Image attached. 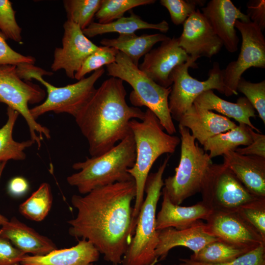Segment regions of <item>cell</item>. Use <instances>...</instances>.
<instances>
[{"mask_svg": "<svg viewBox=\"0 0 265 265\" xmlns=\"http://www.w3.org/2000/svg\"><path fill=\"white\" fill-rule=\"evenodd\" d=\"M118 51L112 47L99 46L98 50L90 54L84 61L75 75V79L79 80L87 74L97 70L103 66L115 62Z\"/></svg>", "mask_w": 265, "mask_h": 265, "instance_id": "33", "label": "cell"}, {"mask_svg": "<svg viewBox=\"0 0 265 265\" xmlns=\"http://www.w3.org/2000/svg\"><path fill=\"white\" fill-rule=\"evenodd\" d=\"M197 59L190 57L186 62L176 67L171 74L172 84L168 97V107L172 118L177 121L202 93L216 89L221 94L224 93L222 71L218 62L213 63L205 80H199L189 75L188 69L196 67Z\"/></svg>", "mask_w": 265, "mask_h": 265, "instance_id": "10", "label": "cell"}, {"mask_svg": "<svg viewBox=\"0 0 265 265\" xmlns=\"http://www.w3.org/2000/svg\"><path fill=\"white\" fill-rule=\"evenodd\" d=\"M129 126L135 141L136 158L133 166L128 171L135 184L132 215L137 219L151 168L160 156L173 153L181 140L178 136L165 132L157 117L148 108L142 120L132 119Z\"/></svg>", "mask_w": 265, "mask_h": 265, "instance_id": "3", "label": "cell"}, {"mask_svg": "<svg viewBox=\"0 0 265 265\" xmlns=\"http://www.w3.org/2000/svg\"><path fill=\"white\" fill-rule=\"evenodd\" d=\"M6 162H3L0 163V179L3 169L6 165ZM8 221L9 220L6 217L0 213V226H2Z\"/></svg>", "mask_w": 265, "mask_h": 265, "instance_id": "45", "label": "cell"}, {"mask_svg": "<svg viewBox=\"0 0 265 265\" xmlns=\"http://www.w3.org/2000/svg\"><path fill=\"white\" fill-rule=\"evenodd\" d=\"M146 29H156L165 33L169 29V26L165 20L157 24L149 23L132 11L130 16L123 17L109 23L100 24L93 22L82 31L87 37L91 38L110 32H117L119 34H132L136 30Z\"/></svg>", "mask_w": 265, "mask_h": 265, "instance_id": "26", "label": "cell"}, {"mask_svg": "<svg viewBox=\"0 0 265 265\" xmlns=\"http://www.w3.org/2000/svg\"><path fill=\"white\" fill-rule=\"evenodd\" d=\"M157 263H158V262H157ZM157 263L154 264L153 265H162V264H161Z\"/></svg>", "mask_w": 265, "mask_h": 265, "instance_id": "46", "label": "cell"}, {"mask_svg": "<svg viewBox=\"0 0 265 265\" xmlns=\"http://www.w3.org/2000/svg\"><path fill=\"white\" fill-rule=\"evenodd\" d=\"M105 73L101 68L95 71L88 77L62 87H56L38 76L34 80L46 88L47 96L42 103L30 108L33 118L36 120L49 112L67 113L74 117L87 102L93 94L95 84Z\"/></svg>", "mask_w": 265, "mask_h": 265, "instance_id": "11", "label": "cell"}, {"mask_svg": "<svg viewBox=\"0 0 265 265\" xmlns=\"http://www.w3.org/2000/svg\"><path fill=\"white\" fill-rule=\"evenodd\" d=\"M154 264H155V263H154V264H152V265H153Z\"/></svg>", "mask_w": 265, "mask_h": 265, "instance_id": "47", "label": "cell"}, {"mask_svg": "<svg viewBox=\"0 0 265 265\" xmlns=\"http://www.w3.org/2000/svg\"><path fill=\"white\" fill-rule=\"evenodd\" d=\"M169 158L168 155L158 170L147 177L146 196L139 211L134 234L122 258V265H151L158 262L155 254L158 243L156 210L164 186L163 175Z\"/></svg>", "mask_w": 265, "mask_h": 265, "instance_id": "5", "label": "cell"}, {"mask_svg": "<svg viewBox=\"0 0 265 265\" xmlns=\"http://www.w3.org/2000/svg\"><path fill=\"white\" fill-rule=\"evenodd\" d=\"M181 156L175 173L165 179L162 188L174 204L200 192L206 176L213 164L212 159L192 135L188 129L179 125Z\"/></svg>", "mask_w": 265, "mask_h": 265, "instance_id": "7", "label": "cell"}, {"mask_svg": "<svg viewBox=\"0 0 265 265\" xmlns=\"http://www.w3.org/2000/svg\"><path fill=\"white\" fill-rule=\"evenodd\" d=\"M242 155L256 156L265 158V135L254 131L253 141L244 148H238L235 150Z\"/></svg>", "mask_w": 265, "mask_h": 265, "instance_id": "42", "label": "cell"}, {"mask_svg": "<svg viewBox=\"0 0 265 265\" xmlns=\"http://www.w3.org/2000/svg\"><path fill=\"white\" fill-rule=\"evenodd\" d=\"M193 104L207 110H215L228 118H233L260 133L250 121V118L256 117L255 110L245 97L239 98L237 103H232L220 98L212 90H209L197 97Z\"/></svg>", "mask_w": 265, "mask_h": 265, "instance_id": "24", "label": "cell"}, {"mask_svg": "<svg viewBox=\"0 0 265 265\" xmlns=\"http://www.w3.org/2000/svg\"><path fill=\"white\" fill-rule=\"evenodd\" d=\"M107 74L129 83L133 90L130 102L135 107L145 106L157 117L163 129L173 135L176 130L169 107L171 86L164 88L147 76L125 54L119 51L115 62L106 66Z\"/></svg>", "mask_w": 265, "mask_h": 265, "instance_id": "6", "label": "cell"}, {"mask_svg": "<svg viewBox=\"0 0 265 265\" xmlns=\"http://www.w3.org/2000/svg\"><path fill=\"white\" fill-rule=\"evenodd\" d=\"M100 254L90 241L81 239L71 247L56 249L45 255L26 254L20 265H90L98 261Z\"/></svg>", "mask_w": 265, "mask_h": 265, "instance_id": "22", "label": "cell"}, {"mask_svg": "<svg viewBox=\"0 0 265 265\" xmlns=\"http://www.w3.org/2000/svg\"><path fill=\"white\" fill-rule=\"evenodd\" d=\"M6 38L0 31V65H17L21 63L34 64L35 58L30 55H24L12 49L6 42Z\"/></svg>", "mask_w": 265, "mask_h": 265, "instance_id": "39", "label": "cell"}, {"mask_svg": "<svg viewBox=\"0 0 265 265\" xmlns=\"http://www.w3.org/2000/svg\"><path fill=\"white\" fill-rule=\"evenodd\" d=\"M0 236L8 239L16 248L27 254L43 256L57 249L53 242L33 229L13 217L0 229Z\"/></svg>", "mask_w": 265, "mask_h": 265, "instance_id": "23", "label": "cell"}, {"mask_svg": "<svg viewBox=\"0 0 265 265\" xmlns=\"http://www.w3.org/2000/svg\"><path fill=\"white\" fill-rule=\"evenodd\" d=\"M235 27L242 38L238 59L230 62L222 70L224 94L237 95V86L242 75L252 67L265 68V38L263 31L252 22L237 20Z\"/></svg>", "mask_w": 265, "mask_h": 265, "instance_id": "12", "label": "cell"}, {"mask_svg": "<svg viewBox=\"0 0 265 265\" xmlns=\"http://www.w3.org/2000/svg\"><path fill=\"white\" fill-rule=\"evenodd\" d=\"M63 27L62 46L54 50L51 69L53 72L63 70L67 77L73 79L85 59L99 46L90 40L77 24L67 20Z\"/></svg>", "mask_w": 265, "mask_h": 265, "instance_id": "13", "label": "cell"}, {"mask_svg": "<svg viewBox=\"0 0 265 265\" xmlns=\"http://www.w3.org/2000/svg\"><path fill=\"white\" fill-rule=\"evenodd\" d=\"M18 76L22 80L31 82L32 79L37 76H51L53 72L48 71L40 67L36 66L34 64L23 63L16 66Z\"/></svg>", "mask_w": 265, "mask_h": 265, "instance_id": "43", "label": "cell"}, {"mask_svg": "<svg viewBox=\"0 0 265 265\" xmlns=\"http://www.w3.org/2000/svg\"><path fill=\"white\" fill-rule=\"evenodd\" d=\"M155 0H102L101 7L95 15L100 24H107L124 17L132 8L154 3Z\"/></svg>", "mask_w": 265, "mask_h": 265, "instance_id": "32", "label": "cell"}, {"mask_svg": "<svg viewBox=\"0 0 265 265\" xmlns=\"http://www.w3.org/2000/svg\"><path fill=\"white\" fill-rule=\"evenodd\" d=\"M169 38L162 33L144 34L138 36L134 33L119 34L116 38H104L100 43L103 46L114 48L123 53L134 64L138 66L139 59L149 53L156 44Z\"/></svg>", "mask_w": 265, "mask_h": 265, "instance_id": "25", "label": "cell"}, {"mask_svg": "<svg viewBox=\"0 0 265 265\" xmlns=\"http://www.w3.org/2000/svg\"><path fill=\"white\" fill-rule=\"evenodd\" d=\"M46 96L45 91L40 86L20 79L15 65H0V102L23 117L28 126L30 139L38 149L44 137L51 138L50 131L33 118L28 105L40 103Z\"/></svg>", "mask_w": 265, "mask_h": 265, "instance_id": "8", "label": "cell"}, {"mask_svg": "<svg viewBox=\"0 0 265 265\" xmlns=\"http://www.w3.org/2000/svg\"><path fill=\"white\" fill-rule=\"evenodd\" d=\"M205 1L200 0H160L159 2L167 9L172 23L178 26L183 25L197 9V7L203 5Z\"/></svg>", "mask_w": 265, "mask_h": 265, "instance_id": "37", "label": "cell"}, {"mask_svg": "<svg viewBox=\"0 0 265 265\" xmlns=\"http://www.w3.org/2000/svg\"><path fill=\"white\" fill-rule=\"evenodd\" d=\"M237 212L265 240V198L247 204Z\"/></svg>", "mask_w": 265, "mask_h": 265, "instance_id": "36", "label": "cell"}, {"mask_svg": "<svg viewBox=\"0 0 265 265\" xmlns=\"http://www.w3.org/2000/svg\"><path fill=\"white\" fill-rule=\"evenodd\" d=\"M90 265H93V264H91Z\"/></svg>", "mask_w": 265, "mask_h": 265, "instance_id": "48", "label": "cell"}, {"mask_svg": "<svg viewBox=\"0 0 265 265\" xmlns=\"http://www.w3.org/2000/svg\"><path fill=\"white\" fill-rule=\"evenodd\" d=\"M123 81L110 77L96 88L75 116L76 122L86 138L91 157L108 151L131 133L129 123L141 120L145 112L129 106Z\"/></svg>", "mask_w": 265, "mask_h": 265, "instance_id": "2", "label": "cell"}, {"mask_svg": "<svg viewBox=\"0 0 265 265\" xmlns=\"http://www.w3.org/2000/svg\"><path fill=\"white\" fill-rule=\"evenodd\" d=\"M250 250L217 239L206 244L197 253L192 254L189 259L203 263L219 264L230 261Z\"/></svg>", "mask_w": 265, "mask_h": 265, "instance_id": "29", "label": "cell"}, {"mask_svg": "<svg viewBox=\"0 0 265 265\" xmlns=\"http://www.w3.org/2000/svg\"><path fill=\"white\" fill-rule=\"evenodd\" d=\"M29 189L27 180L23 177L17 176L11 179L7 185L8 193L13 197L24 195Z\"/></svg>", "mask_w": 265, "mask_h": 265, "instance_id": "44", "label": "cell"}, {"mask_svg": "<svg viewBox=\"0 0 265 265\" xmlns=\"http://www.w3.org/2000/svg\"><path fill=\"white\" fill-rule=\"evenodd\" d=\"M26 254L15 247L8 239L0 236V265H20Z\"/></svg>", "mask_w": 265, "mask_h": 265, "instance_id": "40", "label": "cell"}, {"mask_svg": "<svg viewBox=\"0 0 265 265\" xmlns=\"http://www.w3.org/2000/svg\"><path fill=\"white\" fill-rule=\"evenodd\" d=\"M162 194L161 209L156 215L157 230L167 228L185 229L202 219L206 220L212 212L202 201L192 206H181L173 204L162 189Z\"/></svg>", "mask_w": 265, "mask_h": 265, "instance_id": "21", "label": "cell"}, {"mask_svg": "<svg viewBox=\"0 0 265 265\" xmlns=\"http://www.w3.org/2000/svg\"><path fill=\"white\" fill-rule=\"evenodd\" d=\"M200 193L202 201L212 212H237L261 198L251 193L224 164L213 163Z\"/></svg>", "mask_w": 265, "mask_h": 265, "instance_id": "9", "label": "cell"}, {"mask_svg": "<svg viewBox=\"0 0 265 265\" xmlns=\"http://www.w3.org/2000/svg\"><path fill=\"white\" fill-rule=\"evenodd\" d=\"M135 195L132 179L96 188L84 196L73 195L78 213L68 221L69 234L88 240L105 260L118 265L135 232L137 219L132 203Z\"/></svg>", "mask_w": 265, "mask_h": 265, "instance_id": "1", "label": "cell"}, {"mask_svg": "<svg viewBox=\"0 0 265 265\" xmlns=\"http://www.w3.org/2000/svg\"><path fill=\"white\" fill-rule=\"evenodd\" d=\"M180 265H265V244L245 253L230 261L219 264L198 262L190 259H180Z\"/></svg>", "mask_w": 265, "mask_h": 265, "instance_id": "38", "label": "cell"}, {"mask_svg": "<svg viewBox=\"0 0 265 265\" xmlns=\"http://www.w3.org/2000/svg\"><path fill=\"white\" fill-rule=\"evenodd\" d=\"M190 57L179 46L178 38L170 37L146 54L138 68L158 84L168 88L172 84L171 74L174 69Z\"/></svg>", "mask_w": 265, "mask_h": 265, "instance_id": "15", "label": "cell"}, {"mask_svg": "<svg viewBox=\"0 0 265 265\" xmlns=\"http://www.w3.org/2000/svg\"><path fill=\"white\" fill-rule=\"evenodd\" d=\"M178 122L179 125L190 130L192 135L202 145L210 138L237 126L229 118L194 104L182 115Z\"/></svg>", "mask_w": 265, "mask_h": 265, "instance_id": "20", "label": "cell"}, {"mask_svg": "<svg viewBox=\"0 0 265 265\" xmlns=\"http://www.w3.org/2000/svg\"><path fill=\"white\" fill-rule=\"evenodd\" d=\"M7 119L0 128V163L9 160H23L26 158L25 150L35 144L31 139L22 142L15 141L13 131L19 113L7 107Z\"/></svg>", "mask_w": 265, "mask_h": 265, "instance_id": "28", "label": "cell"}, {"mask_svg": "<svg viewBox=\"0 0 265 265\" xmlns=\"http://www.w3.org/2000/svg\"><path fill=\"white\" fill-rule=\"evenodd\" d=\"M237 91L245 96L265 124V80L253 83L241 77L238 84Z\"/></svg>", "mask_w": 265, "mask_h": 265, "instance_id": "34", "label": "cell"}, {"mask_svg": "<svg viewBox=\"0 0 265 265\" xmlns=\"http://www.w3.org/2000/svg\"><path fill=\"white\" fill-rule=\"evenodd\" d=\"M102 2V0H63L67 20L77 24L83 30L93 22Z\"/></svg>", "mask_w": 265, "mask_h": 265, "instance_id": "31", "label": "cell"}, {"mask_svg": "<svg viewBox=\"0 0 265 265\" xmlns=\"http://www.w3.org/2000/svg\"><path fill=\"white\" fill-rule=\"evenodd\" d=\"M15 14L10 0H0V31L6 39L20 43L22 29L16 21Z\"/></svg>", "mask_w": 265, "mask_h": 265, "instance_id": "35", "label": "cell"}, {"mask_svg": "<svg viewBox=\"0 0 265 265\" xmlns=\"http://www.w3.org/2000/svg\"><path fill=\"white\" fill-rule=\"evenodd\" d=\"M179 46L190 57L211 58L221 49L223 44L202 12L197 9L183 24L178 37Z\"/></svg>", "mask_w": 265, "mask_h": 265, "instance_id": "16", "label": "cell"}, {"mask_svg": "<svg viewBox=\"0 0 265 265\" xmlns=\"http://www.w3.org/2000/svg\"><path fill=\"white\" fill-rule=\"evenodd\" d=\"M223 164L245 187L256 196L265 198V158L242 155L229 151L223 155Z\"/></svg>", "mask_w": 265, "mask_h": 265, "instance_id": "19", "label": "cell"}, {"mask_svg": "<svg viewBox=\"0 0 265 265\" xmlns=\"http://www.w3.org/2000/svg\"><path fill=\"white\" fill-rule=\"evenodd\" d=\"M136 158L135 145L131 133L105 153L74 163L78 170L67 178L68 183L76 187L81 194L93 189L133 178L128 170L132 168Z\"/></svg>", "mask_w": 265, "mask_h": 265, "instance_id": "4", "label": "cell"}, {"mask_svg": "<svg viewBox=\"0 0 265 265\" xmlns=\"http://www.w3.org/2000/svg\"><path fill=\"white\" fill-rule=\"evenodd\" d=\"M52 202L53 196L50 186L47 183H44L20 205L19 211L30 220L41 221L49 212Z\"/></svg>", "mask_w": 265, "mask_h": 265, "instance_id": "30", "label": "cell"}, {"mask_svg": "<svg viewBox=\"0 0 265 265\" xmlns=\"http://www.w3.org/2000/svg\"><path fill=\"white\" fill-rule=\"evenodd\" d=\"M254 131L247 125L239 123L234 128L208 139L203 145L212 158L235 150L240 145L247 146L253 141Z\"/></svg>", "mask_w": 265, "mask_h": 265, "instance_id": "27", "label": "cell"}, {"mask_svg": "<svg viewBox=\"0 0 265 265\" xmlns=\"http://www.w3.org/2000/svg\"><path fill=\"white\" fill-rule=\"evenodd\" d=\"M158 231V243L155 251L157 259L164 260L170 250L176 247L183 246L197 253L208 243L219 239L211 235L202 220L183 229L167 228Z\"/></svg>", "mask_w": 265, "mask_h": 265, "instance_id": "18", "label": "cell"}, {"mask_svg": "<svg viewBox=\"0 0 265 265\" xmlns=\"http://www.w3.org/2000/svg\"><path fill=\"white\" fill-rule=\"evenodd\" d=\"M202 13L213 31L230 53L238 49L239 38L235 24L237 20L250 22L248 16L243 13L230 0H211L202 8Z\"/></svg>", "mask_w": 265, "mask_h": 265, "instance_id": "17", "label": "cell"}, {"mask_svg": "<svg viewBox=\"0 0 265 265\" xmlns=\"http://www.w3.org/2000/svg\"><path fill=\"white\" fill-rule=\"evenodd\" d=\"M246 15L251 22L263 31L265 28V0H251L247 3Z\"/></svg>", "mask_w": 265, "mask_h": 265, "instance_id": "41", "label": "cell"}, {"mask_svg": "<svg viewBox=\"0 0 265 265\" xmlns=\"http://www.w3.org/2000/svg\"><path fill=\"white\" fill-rule=\"evenodd\" d=\"M211 235L225 242L253 249L265 240L237 212H212L206 220Z\"/></svg>", "mask_w": 265, "mask_h": 265, "instance_id": "14", "label": "cell"}]
</instances>
